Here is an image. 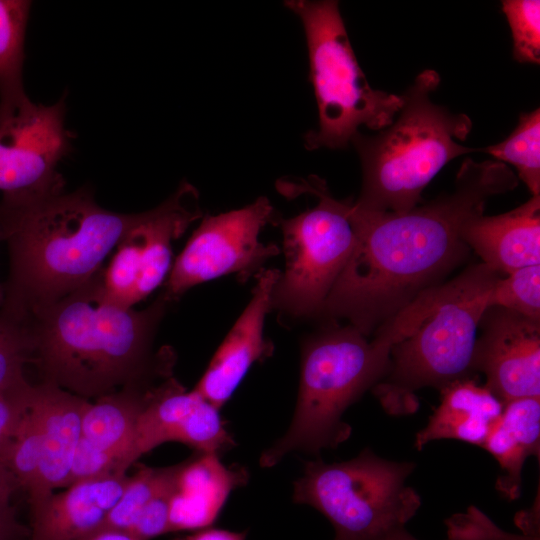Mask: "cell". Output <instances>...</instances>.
Instances as JSON below:
<instances>
[{
    "label": "cell",
    "mask_w": 540,
    "mask_h": 540,
    "mask_svg": "<svg viewBox=\"0 0 540 540\" xmlns=\"http://www.w3.org/2000/svg\"><path fill=\"white\" fill-rule=\"evenodd\" d=\"M246 532H234L208 527L192 534L175 537L173 540H245Z\"/></svg>",
    "instance_id": "e575fe53"
},
{
    "label": "cell",
    "mask_w": 540,
    "mask_h": 540,
    "mask_svg": "<svg viewBox=\"0 0 540 540\" xmlns=\"http://www.w3.org/2000/svg\"><path fill=\"white\" fill-rule=\"evenodd\" d=\"M500 276L481 262L444 283L432 311L394 345L386 374L372 388L388 414H413L419 406L416 393L420 389L441 390L473 376L479 322L488 308L491 288Z\"/></svg>",
    "instance_id": "8992f818"
},
{
    "label": "cell",
    "mask_w": 540,
    "mask_h": 540,
    "mask_svg": "<svg viewBox=\"0 0 540 540\" xmlns=\"http://www.w3.org/2000/svg\"><path fill=\"white\" fill-rule=\"evenodd\" d=\"M502 276L491 288L488 307H501L540 321V264Z\"/></svg>",
    "instance_id": "4316f807"
},
{
    "label": "cell",
    "mask_w": 540,
    "mask_h": 540,
    "mask_svg": "<svg viewBox=\"0 0 540 540\" xmlns=\"http://www.w3.org/2000/svg\"><path fill=\"white\" fill-rule=\"evenodd\" d=\"M87 540H140L133 534L117 529H101Z\"/></svg>",
    "instance_id": "d590c367"
},
{
    "label": "cell",
    "mask_w": 540,
    "mask_h": 540,
    "mask_svg": "<svg viewBox=\"0 0 540 540\" xmlns=\"http://www.w3.org/2000/svg\"><path fill=\"white\" fill-rule=\"evenodd\" d=\"M177 465L154 468L141 465L128 482L102 529L128 531L146 505L175 478Z\"/></svg>",
    "instance_id": "cb8c5ba5"
},
{
    "label": "cell",
    "mask_w": 540,
    "mask_h": 540,
    "mask_svg": "<svg viewBox=\"0 0 540 540\" xmlns=\"http://www.w3.org/2000/svg\"><path fill=\"white\" fill-rule=\"evenodd\" d=\"M482 448L498 461L502 474L496 489L509 500L521 495L522 469L530 450L503 424L501 417L492 427Z\"/></svg>",
    "instance_id": "83f0119b"
},
{
    "label": "cell",
    "mask_w": 540,
    "mask_h": 540,
    "mask_svg": "<svg viewBox=\"0 0 540 540\" xmlns=\"http://www.w3.org/2000/svg\"><path fill=\"white\" fill-rule=\"evenodd\" d=\"M219 411L194 389L187 391L172 374L154 383L136 423L126 469L166 442L217 455L228 451L235 441Z\"/></svg>",
    "instance_id": "4fadbf2b"
},
{
    "label": "cell",
    "mask_w": 540,
    "mask_h": 540,
    "mask_svg": "<svg viewBox=\"0 0 540 540\" xmlns=\"http://www.w3.org/2000/svg\"><path fill=\"white\" fill-rule=\"evenodd\" d=\"M136 218L137 213L102 208L87 188L3 195L0 242L8 248L9 273L0 308L28 322L81 288L102 269Z\"/></svg>",
    "instance_id": "7a4b0ae2"
},
{
    "label": "cell",
    "mask_w": 540,
    "mask_h": 540,
    "mask_svg": "<svg viewBox=\"0 0 540 540\" xmlns=\"http://www.w3.org/2000/svg\"><path fill=\"white\" fill-rule=\"evenodd\" d=\"M276 217L264 196L243 208L204 216L171 267L163 299L175 301L190 288L227 274L243 282L257 275L279 253L275 244L259 241L262 229Z\"/></svg>",
    "instance_id": "30bf717a"
},
{
    "label": "cell",
    "mask_w": 540,
    "mask_h": 540,
    "mask_svg": "<svg viewBox=\"0 0 540 540\" xmlns=\"http://www.w3.org/2000/svg\"><path fill=\"white\" fill-rule=\"evenodd\" d=\"M498 162L510 163L532 196L540 195V109L522 113L511 134L503 141L478 148Z\"/></svg>",
    "instance_id": "603a6c76"
},
{
    "label": "cell",
    "mask_w": 540,
    "mask_h": 540,
    "mask_svg": "<svg viewBox=\"0 0 540 540\" xmlns=\"http://www.w3.org/2000/svg\"><path fill=\"white\" fill-rule=\"evenodd\" d=\"M502 11L512 35L513 58L520 63H540V1L505 0Z\"/></svg>",
    "instance_id": "f1b7e54d"
},
{
    "label": "cell",
    "mask_w": 540,
    "mask_h": 540,
    "mask_svg": "<svg viewBox=\"0 0 540 540\" xmlns=\"http://www.w3.org/2000/svg\"><path fill=\"white\" fill-rule=\"evenodd\" d=\"M472 368L503 403L540 396V321L488 307L479 322Z\"/></svg>",
    "instance_id": "5bb4252c"
},
{
    "label": "cell",
    "mask_w": 540,
    "mask_h": 540,
    "mask_svg": "<svg viewBox=\"0 0 540 540\" xmlns=\"http://www.w3.org/2000/svg\"><path fill=\"white\" fill-rule=\"evenodd\" d=\"M174 480L146 505L127 532L140 540H151L170 533L169 511Z\"/></svg>",
    "instance_id": "1f68e13d"
},
{
    "label": "cell",
    "mask_w": 540,
    "mask_h": 540,
    "mask_svg": "<svg viewBox=\"0 0 540 540\" xmlns=\"http://www.w3.org/2000/svg\"><path fill=\"white\" fill-rule=\"evenodd\" d=\"M504 163L467 157L454 189L405 213H367L351 203L356 241L319 314L346 319L367 336L423 292L442 284L470 249L462 229L486 202L513 190Z\"/></svg>",
    "instance_id": "6da1fadb"
},
{
    "label": "cell",
    "mask_w": 540,
    "mask_h": 540,
    "mask_svg": "<svg viewBox=\"0 0 540 540\" xmlns=\"http://www.w3.org/2000/svg\"><path fill=\"white\" fill-rule=\"evenodd\" d=\"M220 455L197 452L177 464L170 500V532L212 527L231 492L245 486L248 471L241 466H226Z\"/></svg>",
    "instance_id": "ac0fdd59"
},
{
    "label": "cell",
    "mask_w": 540,
    "mask_h": 540,
    "mask_svg": "<svg viewBox=\"0 0 540 540\" xmlns=\"http://www.w3.org/2000/svg\"><path fill=\"white\" fill-rule=\"evenodd\" d=\"M377 540H417L404 527L393 530Z\"/></svg>",
    "instance_id": "8d00e7d4"
},
{
    "label": "cell",
    "mask_w": 540,
    "mask_h": 540,
    "mask_svg": "<svg viewBox=\"0 0 540 540\" xmlns=\"http://www.w3.org/2000/svg\"><path fill=\"white\" fill-rule=\"evenodd\" d=\"M159 379L127 386L100 397L89 402L83 413L81 438L117 455L120 458V473H126V460L148 390Z\"/></svg>",
    "instance_id": "44dd1931"
},
{
    "label": "cell",
    "mask_w": 540,
    "mask_h": 540,
    "mask_svg": "<svg viewBox=\"0 0 540 540\" xmlns=\"http://www.w3.org/2000/svg\"><path fill=\"white\" fill-rule=\"evenodd\" d=\"M281 188L287 194L314 195L318 203L294 217L275 219L282 231L285 269L274 286L271 309L292 318L319 316L355 245L352 201L335 199L317 176L284 182Z\"/></svg>",
    "instance_id": "9c48e42d"
},
{
    "label": "cell",
    "mask_w": 540,
    "mask_h": 540,
    "mask_svg": "<svg viewBox=\"0 0 540 540\" xmlns=\"http://www.w3.org/2000/svg\"><path fill=\"white\" fill-rule=\"evenodd\" d=\"M18 482L9 468L0 465V540H28L30 528L22 525L16 518L11 498Z\"/></svg>",
    "instance_id": "836d02e7"
},
{
    "label": "cell",
    "mask_w": 540,
    "mask_h": 540,
    "mask_svg": "<svg viewBox=\"0 0 540 540\" xmlns=\"http://www.w3.org/2000/svg\"><path fill=\"white\" fill-rule=\"evenodd\" d=\"M120 458L80 437L74 455L68 486L119 472ZM67 486V487H68Z\"/></svg>",
    "instance_id": "4dcf8cb0"
},
{
    "label": "cell",
    "mask_w": 540,
    "mask_h": 540,
    "mask_svg": "<svg viewBox=\"0 0 540 540\" xmlns=\"http://www.w3.org/2000/svg\"><path fill=\"white\" fill-rule=\"evenodd\" d=\"M440 84L432 69L419 73L401 94L393 122L374 135L352 138L362 169L353 205L367 213H405L422 202V192L451 160L478 148L462 145L472 129L468 115L453 113L431 100Z\"/></svg>",
    "instance_id": "5b68a950"
},
{
    "label": "cell",
    "mask_w": 540,
    "mask_h": 540,
    "mask_svg": "<svg viewBox=\"0 0 540 540\" xmlns=\"http://www.w3.org/2000/svg\"><path fill=\"white\" fill-rule=\"evenodd\" d=\"M31 6L27 0H0V122L30 100L23 85V64Z\"/></svg>",
    "instance_id": "7402d4cb"
},
{
    "label": "cell",
    "mask_w": 540,
    "mask_h": 540,
    "mask_svg": "<svg viewBox=\"0 0 540 540\" xmlns=\"http://www.w3.org/2000/svg\"><path fill=\"white\" fill-rule=\"evenodd\" d=\"M462 238L482 263L501 275L540 264V195L499 215L472 217Z\"/></svg>",
    "instance_id": "d6986e66"
},
{
    "label": "cell",
    "mask_w": 540,
    "mask_h": 540,
    "mask_svg": "<svg viewBox=\"0 0 540 540\" xmlns=\"http://www.w3.org/2000/svg\"><path fill=\"white\" fill-rule=\"evenodd\" d=\"M31 384L20 390H0V465L7 466L12 440Z\"/></svg>",
    "instance_id": "d6a6232c"
},
{
    "label": "cell",
    "mask_w": 540,
    "mask_h": 540,
    "mask_svg": "<svg viewBox=\"0 0 540 540\" xmlns=\"http://www.w3.org/2000/svg\"><path fill=\"white\" fill-rule=\"evenodd\" d=\"M30 388L7 459V467L28 496L35 489L41 462V434L29 398Z\"/></svg>",
    "instance_id": "484cf974"
},
{
    "label": "cell",
    "mask_w": 540,
    "mask_h": 540,
    "mask_svg": "<svg viewBox=\"0 0 540 540\" xmlns=\"http://www.w3.org/2000/svg\"><path fill=\"white\" fill-rule=\"evenodd\" d=\"M442 291L443 284L423 292L371 336L350 324H331L308 337L301 348L293 420L285 435L261 454L260 466L272 467L294 451L318 454L347 440L351 427L342 420L344 412L382 379L394 345L432 311Z\"/></svg>",
    "instance_id": "277c9868"
},
{
    "label": "cell",
    "mask_w": 540,
    "mask_h": 540,
    "mask_svg": "<svg viewBox=\"0 0 540 540\" xmlns=\"http://www.w3.org/2000/svg\"><path fill=\"white\" fill-rule=\"evenodd\" d=\"M32 351L28 323L0 308V390H20L30 384L24 368L31 363Z\"/></svg>",
    "instance_id": "d4e9b609"
},
{
    "label": "cell",
    "mask_w": 540,
    "mask_h": 540,
    "mask_svg": "<svg viewBox=\"0 0 540 540\" xmlns=\"http://www.w3.org/2000/svg\"><path fill=\"white\" fill-rule=\"evenodd\" d=\"M280 273L278 269H266L256 275L249 303L194 387L196 392L219 409L231 398L251 366L272 351L263 331Z\"/></svg>",
    "instance_id": "9a60e30c"
},
{
    "label": "cell",
    "mask_w": 540,
    "mask_h": 540,
    "mask_svg": "<svg viewBox=\"0 0 540 540\" xmlns=\"http://www.w3.org/2000/svg\"><path fill=\"white\" fill-rule=\"evenodd\" d=\"M194 186L183 181L157 207L137 218L116 245L106 267L110 282L136 304L160 286L171 270L172 242L202 216Z\"/></svg>",
    "instance_id": "8fae6325"
},
{
    "label": "cell",
    "mask_w": 540,
    "mask_h": 540,
    "mask_svg": "<svg viewBox=\"0 0 540 540\" xmlns=\"http://www.w3.org/2000/svg\"><path fill=\"white\" fill-rule=\"evenodd\" d=\"M3 299H4L3 286L0 284V307L2 306Z\"/></svg>",
    "instance_id": "74e56055"
},
{
    "label": "cell",
    "mask_w": 540,
    "mask_h": 540,
    "mask_svg": "<svg viewBox=\"0 0 540 540\" xmlns=\"http://www.w3.org/2000/svg\"><path fill=\"white\" fill-rule=\"evenodd\" d=\"M29 398L41 434L38 480L28 496L31 512L55 489L68 486L83 413L90 401L47 382L31 385Z\"/></svg>",
    "instance_id": "2e32d148"
},
{
    "label": "cell",
    "mask_w": 540,
    "mask_h": 540,
    "mask_svg": "<svg viewBox=\"0 0 540 540\" xmlns=\"http://www.w3.org/2000/svg\"><path fill=\"white\" fill-rule=\"evenodd\" d=\"M98 273L28 320L42 382L88 401L172 373L174 363L167 348L152 353L168 302L160 295L143 310L121 306L104 295Z\"/></svg>",
    "instance_id": "3957f363"
},
{
    "label": "cell",
    "mask_w": 540,
    "mask_h": 540,
    "mask_svg": "<svg viewBox=\"0 0 540 540\" xmlns=\"http://www.w3.org/2000/svg\"><path fill=\"white\" fill-rule=\"evenodd\" d=\"M503 424L530 450L540 454V399L522 397L504 403Z\"/></svg>",
    "instance_id": "f546056e"
},
{
    "label": "cell",
    "mask_w": 540,
    "mask_h": 540,
    "mask_svg": "<svg viewBox=\"0 0 540 540\" xmlns=\"http://www.w3.org/2000/svg\"><path fill=\"white\" fill-rule=\"evenodd\" d=\"M65 100L52 105L27 101L0 122V191L3 195L45 192L64 186L57 171L71 150Z\"/></svg>",
    "instance_id": "7c38bea8"
},
{
    "label": "cell",
    "mask_w": 540,
    "mask_h": 540,
    "mask_svg": "<svg viewBox=\"0 0 540 540\" xmlns=\"http://www.w3.org/2000/svg\"><path fill=\"white\" fill-rule=\"evenodd\" d=\"M129 476L113 473L52 494L31 511L29 540H87L100 531Z\"/></svg>",
    "instance_id": "e0dca14e"
},
{
    "label": "cell",
    "mask_w": 540,
    "mask_h": 540,
    "mask_svg": "<svg viewBox=\"0 0 540 540\" xmlns=\"http://www.w3.org/2000/svg\"><path fill=\"white\" fill-rule=\"evenodd\" d=\"M285 5L304 28L309 79L318 110V126L304 135L308 150L345 149L364 126H389L402 107L401 94L374 89L363 73L334 0H292Z\"/></svg>",
    "instance_id": "52a82bcc"
},
{
    "label": "cell",
    "mask_w": 540,
    "mask_h": 540,
    "mask_svg": "<svg viewBox=\"0 0 540 540\" xmlns=\"http://www.w3.org/2000/svg\"><path fill=\"white\" fill-rule=\"evenodd\" d=\"M438 407L415 437L421 450L434 440L453 439L482 447L501 417L504 403L475 378L456 380L440 390Z\"/></svg>",
    "instance_id": "ffe728a7"
},
{
    "label": "cell",
    "mask_w": 540,
    "mask_h": 540,
    "mask_svg": "<svg viewBox=\"0 0 540 540\" xmlns=\"http://www.w3.org/2000/svg\"><path fill=\"white\" fill-rule=\"evenodd\" d=\"M29 540V539H28Z\"/></svg>",
    "instance_id": "f35d334b"
},
{
    "label": "cell",
    "mask_w": 540,
    "mask_h": 540,
    "mask_svg": "<svg viewBox=\"0 0 540 540\" xmlns=\"http://www.w3.org/2000/svg\"><path fill=\"white\" fill-rule=\"evenodd\" d=\"M413 462L390 461L364 449L348 461L306 462L294 483L293 500L321 512L334 540H377L402 528L421 505L406 484Z\"/></svg>",
    "instance_id": "ba28073f"
}]
</instances>
